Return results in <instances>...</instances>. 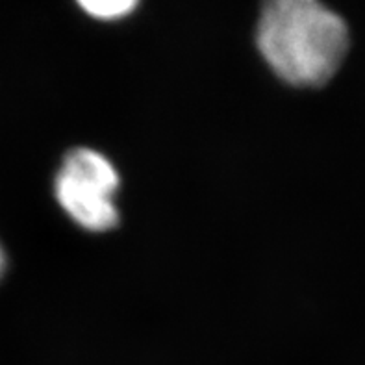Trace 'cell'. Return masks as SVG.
<instances>
[{"mask_svg": "<svg viewBox=\"0 0 365 365\" xmlns=\"http://www.w3.org/2000/svg\"><path fill=\"white\" fill-rule=\"evenodd\" d=\"M256 46L269 69L295 88H321L351 48L347 21L323 0H262Z\"/></svg>", "mask_w": 365, "mask_h": 365, "instance_id": "cell-1", "label": "cell"}, {"mask_svg": "<svg viewBox=\"0 0 365 365\" xmlns=\"http://www.w3.org/2000/svg\"><path fill=\"white\" fill-rule=\"evenodd\" d=\"M119 173L104 154L93 148H74L56 175V200L80 228L108 232L119 222L117 210Z\"/></svg>", "mask_w": 365, "mask_h": 365, "instance_id": "cell-2", "label": "cell"}, {"mask_svg": "<svg viewBox=\"0 0 365 365\" xmlns=\"http://www.w3.org/2000/svg\"><path fill=\"white\" fill-rule=\"evenodd\" d=\"M143 0H74V4L88 17L102 23H115L128 19Z\"/></svg>", "mask_w": 365, "mask_h": 365, "instance_id": "cell-3", "label": "cell"}, {"mask_svg": "<svg viewBox=\"0 0 365 365\" xmlns=\"http://www.w3.org/2000/svg\"><path fill=\"white\" fill-rule=\"evenodd\" d=\"M6 271V255L4 250H2V245H0V277L4 274Z\"/></svg>", "mask_w": 365, "mask_h": 365, "instance_id": "cell-4", "label": "cell"}]
</instances>
